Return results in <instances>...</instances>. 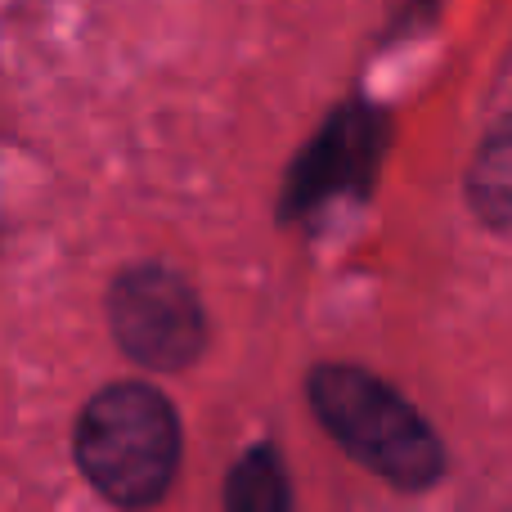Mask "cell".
<instances>
[{
    "label": "cell",
    "instance_id": "5",
    "mask_svg": "<svg viewBox=\"0 0 512 512\" xmlns=\"http://www.w3.org/2000/svg\"><path fill=\"white\" fill-rule=\"evenodd\" d=\"M225 508L230 512H288V477L274 450H252L225 486Z\"/></svg>",
    "mask_w": 512,
    "mask_h": 512
},
{
    "label": "cell",
    "instance_id": "4",
    "mask_svg": "<svg viewBox=\"0 0 512 512\" xmlns=\"http://www.w3.org/2000/svg\"><path fill=\"white\" fill-rule=\"evenodd\" d=\"M468 194L490 225H512V117H504L495 135L481 144L468 176Z\"/></svg>",
    "mask_w": 512,
    "mask_h": 512
},
{
    "label": "cell",
    "instance_id": "3",
    "mask_svg": "<svg viewBox=\"0 0 512 512\" xmlns=\"http://www.w3.org/2000/svg\"><path fill=\"white\" fill-rule=\"evenodd\" d=\"M108 319L122 351L144 369H185L207 342V319L194 288L162 265L126 270L113 283Z\"/></svg>",
    "mask_w": 512,
    "mask_h": 512
},
{
    "label": "cell",
    "instance_id": "2",
    "mask_svg": "<svg viewBox=\"0 0 512 512\" xmlns=\"http://www.w3.org/2000/svg\"><path fill=\"white\" fill-rule=\"evenodd\" d=\"M315 414L364 468L391 486H432L441 477V441L387 382L364 369L328 364L310 378Z\"/></svg>",
    "mask_w": 512,
    "mask_h": 512
},
{
    "label": "cell",
    "instance_id": "1",
    "mask_svg": "<svg viewBox=\"0 0 512 512\" xmlns=\"http://www.w3.org/2000/svg\"><path fill=\"white\" fill-rule=\"evenodd\" d=\"M77 459L104 499L122 508L158 504L180 463V427L167 396L144 382L99 391L77 423Z\"/></svg>",
    "mask_w": 512,
    "mask_h": 512
}]
</instances>
